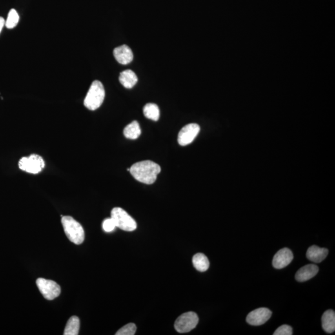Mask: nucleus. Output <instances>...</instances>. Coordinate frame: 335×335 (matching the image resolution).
I'll return each instance as SVG.
<instances>
[{
    "label": "nucleus",
    "instance_id": "a211bd4d",
    "mask_svg": "<svg viewBox=\"0 0 335 335\" xmlns=\"http://www.w3.org/2000/svg\"><path fill=\"white\" fill-rule=\"evenodd\" d=\"M80 330V320L79 317L73 316L67 321L64 335H79Z\"/></svg>",
    "mask_w": 335,
    "mask_h": 335
},
{
    "label": "nucleus",
    "instance_id": "9b49d317",
    "mask_svg": "<svg viewBox=\"0 0 335 335\" xmlns=\"http://www.w3.org/2000/svg\"><path fill=\"white\" fill-rule=\"evenodd\" d=\"M113 54L116 61L123 65L130 64L134 59L132 51L129 47L123 45L115 48Z\"/></svg>",
    "mask_w": 335,
    "mask_h": 335
},
{
    "label": "nucleus",
    "instance_id": "b1692460",
    "mask_svg": "<svg viewBox=\"0 0 335 335\" xmlns=\"http://www.w3.org/2000/svg\"><path fill=\"white\" fill-rule=\"evenodd\" d=\"M4 25H5V21H4L3 17H0V34H1Z\"/></svg>",
    "mask_w": 335,
    "mask_h": 335
},
{
    "label": "nucleus",
    "instance_id": "aec40b11",
    "mask_svg": "<svg viewBox=\"0 0 335 335\" xmlns=\"http://www.w3.org/2000/svg\"><path fill=\"white\" fill-rule=\"evenodd\" d=\"M19 16L18 13L15 9H12L9 12L7 20L5 22L6 27L8 29H13L16 26L18 23Z\"/></svg>",
    "mask_w": 335,
    "mask_h": 335
},
{
    "label": "nucleus",
    "instance_id": "f03ea898",
    "mask_svg": "<svg viewBox=\"0 0 335 335\" xmlns=\"http://www.w3.org/2000/svg\"><path fill=\"white\" fill-rule=\"evenodd\" d=\"M62 223L66 236L72 243L80 245L85 239V232L80 223L70 216H62Z\"/></svg>",
    "mask_w": 335,
    "mask_h": 335
},
{
    "label": "nucleus",
    "instance_id": "5701e85b",
    "mask_svg": "<svg viewBox=\"0 0 335 335\" xmlns=\"http://www.w3.org/2000/svg\"><path fill=\"white\" fill-rule=\"evenodd\" d=\"M292 328L290 326L283 325L277 328V329L274 333V335H292Z\"/></svg>",
    "mask_w": 335,
    "mask_h": 335
},
{
    "label": "nucleus",
    "instance_id": "0eeeda50",
    "mask_svg": "<svg viewBox=\"0 0 335 335\" xmlns=\"http://www.w3.org/2000/svg\"><path fill=\"white\" fill-rule=\"evenodd\" d=\"M36 285L44 298L48 300H54L61 294V287L54 281L38 278L36 281Z\"/></svg>",
    "mask_w": 335,
    "mask_h": 335
},
{
    "label": "nucleus",
    "instance_id": "f257e3e1",
    "mask_svg": "<svg viewBox=\"0 0 335 335\" xmlns=\"http://www.w3.org/2000/svg\"><path fill=\"white\" fill-rule=\"evenodd\" d=\"M129 172L136 180L146 185H152L157 180L161 168L154 161L145 160L134 164L129 168Z\"/></svg>",
    "mask_w": 335,
    "mask_h": 335
},
{
    "label": "nucleus",
    "instance_id": "423d86ee",
    "mask_svg": "<svg viewBox=\"0 0 335 335\" xmlns=\"http://www.w3.org/2000/svg\"><path fill=\"white\" fill-rule=\"evenodd\" d=\"M199 318L195 312L185 313L176 319L175 323V330L180 334L188 333L196 328Z\"/></svg>",
    "mask_w": 335,
    "mask_h": 335
},
{
    "label": "nucleus",
    "instance_id": "20e7f679",
    "mask_svg": "<svg viewBox=\"0 0 335 335\" xmlns=\"http://www.w3.org/2000/svg\"><path fill=\"white\" fill-rule=\"evenodd\" d=\"M112 218L116 227L124 231L132 232L137 228L135 220L123 208L115 207L112 211Z\"/></svg>",
    "mask_w": 335,
    "mask_h": 335
},
{
    "label": "nucleus",
    "instance_id": "1a4fd4ad",
    "mask_svg": "<svg viewBox=\"0 0 335 335\" xmlns=\"http://www.w3.org/2000/svg\"><path fill=\"white\" fill-rule=\"evenodd\" d=\"M271 315V311L267 308H257L248 315L247 321L251 325H261L269 320Z\"/></svg>",
    "mask_w": 335,
    "mask_h": 335
},
{
    "label": "nucleus",
    "instance_id": "9d476101",
    "mask_svg": "<svg viewBox=\"0 0 335 335\" xmlns=\"http://www.w3.org/2000/svg\"><path fill=\"white\" fill-rule=\"evenodd\" d=\"M294 258L292 251L287 248L277 252L272 259V266L276 269H283L292 262Z\"/></svg>",
    "mask_w": 335,
    "mask_h": 335
},
{
    "label": "nucleus",
    "instance_id": "dca6fc26",
    "mask_svg": "<svg viewBox=\"0 0 335 335\" xmlns=\"http://www.w3.org/2000/svg\"><path fill=\"white\" fill-rule=\"evenodd\" d=\"M193 266L197 271L200 272H205L209 268V261L207 257L203 254H197L192 258Z\"/></svg>",
    "mask_w": 335,
    "mask_h": 335
},
{
    "label": "nucleus",
    "instance_id": "39448f33",
    "mask_svg": "<svg viewBox=\"0 0 335 335\" xmlns=\"http://www.w3.org/2000/svg\"><path fill=\"white\" fill-rule=\"evenodd\" d=\"M19 169L31 174H39L45 166V162L38 155L33 154L30 157H23L18 163Z\"/></svg>",
    "mask_w": 335,
    "mask_h": 335
},
{
    "label": "nucleus",
    "instance_id": "6ab92c4d",
    "mask_svg": "<svg viewBox=\"0 0 335 335\" xmlns=\"http://www.w3.org/2000/svg\"><path fill=\"white\" fill-rule=\"evenodd\" d=\"M144 114L146 118L152 121H159L160 117V110L159 106L154 103H148L144 106Z\"/></svg>",
    "mask_w": 335,
    "mask_h": 335
},
{
    "label": "nucleus",
    "instance_id": "4be33fe9",
    "mask_svg": "<svg viewBox=\"0 0 335 335\" xmlns=\"http://www.w3.org/2000/svg\"><path fill=\"white\" fill-rule=\"evenodd\" d=\"M116 228V225L114 221H113L112 217L111 218L106 219L103 223V229L106 232H112L114 231L115 228Z\"/></svg>",
    "mask_w": 335,
    "mask_h": 335
},
{
    "label": "nucleus",
    "instance_id": "2eb2a0df",
    "mask_svg": "<svg viewBox=\"0 0 335 335\" xmlns=\"http://www.w3.org/2000/svg\"><path fill=\"white\" fill-rule=\"evenodd\" d=\"M323 329L328 334H332L335 330V313L334 310H328L324 313L322 318Z\"/></svg>",
    "mask_w": 335,
    "mask_h": 335
},
{
    "label": "nucleus",
    "instance_id": "6e6552de",
    "mask_svg": "<svg viewBox=\"0 0 335 335\" xmlns=\"http://www.w3.org/2000/svg\"><path fill=\"white\" fill-rule=\"evenodd\" d=\"M200 132V126L198 124L191 123L188 124L181 128L177 137L179 145L186 146L192 143Z\"/></svg>",
    "mask_w": 335,
    "mask_h": 335
},
{
    "label": "nucleus",
    "instance_id": "f8f14e48",
    "mask_svg": "<svg viewBox=\"0 0 335 335\" xmlns=\"http://www.w3.org/2000/svg\"><path fill=\"white\" fill-rule=\"evenodd\" d=\"M328 250L325 248H320L313 245L308 248L307 252V258L310 261L316 263H320L327 258Z\"/></svg>",
    "mask_w": 335,
    "mask_h": 335
},
{
    "label": "nucleus",
    "instance_id": "412c9836",
    "mask_svg": "<svg viewBox=\"0 0 335 335\" xmlns=\"http://www.w3.org/2000/svg\"><path fill=\"white\" fill-rule=\"evenodd\" d=\"M137 327L134 323H128L117 332L116 335H134L136 332Z\"/></svg>",
    "mask_w": 335,
    "mask_h": 335
},
{
    "label": "nucleus",
    "instance_id": "7ed1b4c3",
    "mask_svg": "<svg viewBox=\"0 0 335 335\" xmlns=\"http://www.w3.org/2000/svg\"><path fill=\"white\" fill-rule=\"evenodd\" d=\"M105 97V90L103 84L99 81H94L89 89L84 100V105L88 110L95 111L103 104Z\"/></svg>",
    "mask_w": 335,
    "mask_h": 335
},
{
    "label": "nucleus",
    "instance_id": "4468645a",
    "mask_svg": "<svg viewBox=\"0 0 335 335\" xmlns=\"http://www.w3.org/2000/svg\"><path fill=\"white\" fill-rule=\"evenodd\" d=\"M138 79L136 74L130 70H126L120 73L119 81L126 88H132L136 85Z\"/></svg>",
    "mask_w": 335,
    "mask_h": 335
},
{
    "label": "nucleus",
    "instance_id": "ddd939ff",
    "mask_svg": "<svg viewBox=\"0 0 335 335\" xmlns=\"http://www.w3.org/2000/svg\"><path fill=\"white\" fill-rule=\"evenodd\" d=\"M319 271L318 266L313 265V264L303 266L297 272L296 274V280L299 282H305L309 280L318 273Z\"/></svg>",
    "mask_w": 335,
    "mask_h": 335
},
{
    "label": "nucleus",
    "instance_id": "f3484780",
    "mask_svg": "<svg viewBox=\"0 0 335 335\" xmlns=\"http://www.w3.org/2000/svg\"><path fill=\"white\" fill-rule=\"evenodd\" d=\"M141 134V129L137 121H133L128 124L124 130V135L126 138L135 140L138 139Z\"/></svg>",
    "mask_w": 335,
    "mask_h": 335
}]
</instances>
